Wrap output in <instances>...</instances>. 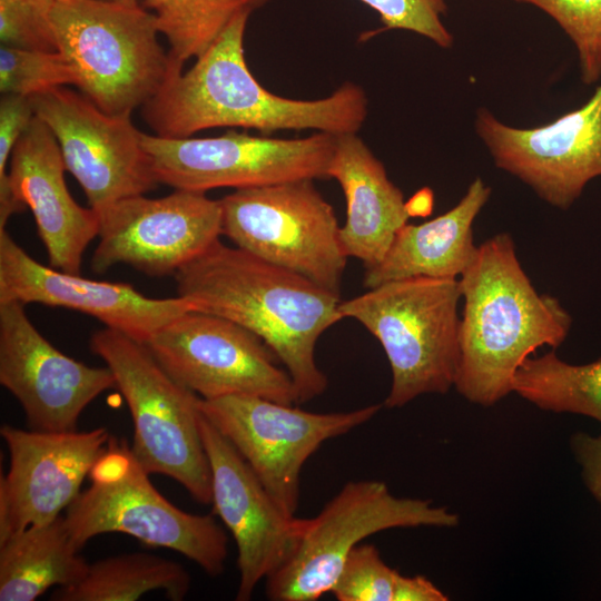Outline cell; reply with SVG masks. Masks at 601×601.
<instances>
[{
	"label": "cell",
	"mask_w": 601,
	"mask_h": 601,
	"mask_svg": "<svg viewBox=\"0 0 601 601\" xmlns=\"http://www.w3.org/2000/svg\"><path fill=\"white\" fill-rule=\"evenodd\" d=\"M374 9L382 30L402 29L418 33L441 48H450L453 36L442 22L446 0H359Z\"/></svg>",
	"instance_id": "4dcf8cb0"
},
{
	"label": "cell",
	"mask_w": 601,
	"mask_h": 601,
	"mask_svg": "<svg viewBox=\"0 0 601 601\" xmlns=\"http://www.w3.org/2000/svg\"><path fill=\"white\" fill-rule=\"evenodd\" d=\"M570 449L581 467L584 484L601 504V435L578 432L570 439Z\"/></svg>",
	"instance_id": "d6a6232c"
},
{
	"label": "cell",
	"mask_w": 601,
	"mask_h": 601,
	"mask_svg": "<svg viewBox=\"0 0 601 601\" xmlns=\"http://www.w3.org/2000/svg\"><path fill=\"white\" fill-rule=\"evenodd\" d=\"M53 0H0L1 46L58 51L49 10Z\"/></svg>",
	"instance_id": "f546056e"
},
{
	"label": "cell",
	"mask_w": 601,
	"mask_h": 601,
	"mask_svg": "<svg viewBox=\"0 0 601 601\" xmlns=\"http://www.w3.org/2000/svg\"><path fill=\"white\" fill-rule=\"evenodd\" d=\"M35 115L56 137L66 169L82 188L89 207L145 195L159 181L131 115H111L83 93L63 87L30 97Z\"/></svg>",
	"instance_id": "4fadbf2b"
},
{
	"label": "cell",
	"mask_w": 601,
	"mask_h": 601,
	"mask_svg": "<svg viewBox=\"0 0 601 601\" xmlns=\"http://www.w3.org/2000/svg\"><path fill=\"white\" fill-rule=\"evenodd\" d=\"M149 475L131 447L110 436L89 473L90 485L66 509L73 544L81 550L97 535L122 533L174 550L210 577L221 574L228 554L224 529L210 514L188 513L170 503Z\"/></svg>",
	"instance_id": "8992f818"
},
{
	"label": "cell",
	"mask_w": 601,
	"mask_h": 601,
	"mask_svg": "<svg viewBox=\"0 0 601 601\" xmlns=\"http://www.w3.org/2000/svg\"><path fill=\"white\" fill-rule=\"evenodd\" d=\"M459 284L464 309L454 387L492 406L513 392L516 371L538 348L564 342L572 318L556 298L538 293L508 233L477 247Z\"/></svg>",
	"instance_id": "3957f363"
},
{
	"label": "cell",
	"mask_w": 601,
	"mask_h": 601,
	"mask_svg": "<svg viewBox=\"0 0 601 601\" xmlns=\"http://www.w3.org/2000/svg\"><path fill=\"white\" fill-rule=\"evenodd\" d=\"M10 457L0 479V542L29 526L56 520L80 494L104 453L106 427L79 432L0 428Z\"/></svg>",
	"instance_id": "e0dca14e"
},
{
	"label": "cell",
	"mask_w": 601,
	"mask_h": 601,
	"mask_svg": "<svg viewBox=\"0 0 601 601\" xmlns=\"http://www.w3.org/2000/svg\"><path fill=\"white\" fill-rule=\"evenodd\" d=\"M141 4L154 13L176 70L203 55L236 16L254 10L250 0H142Z\"/></svg>",
	"instance_id": "484cf974"
},
{
	"label": "cell",
	"mask_w": 601,
	"mask_h": 601,
	"mask_svg": "<svg viewBox=\"0 0 601 601\" xmlns=\"http://www.w3.org/2000/svg\"><path fill=\"white\" fill-rule=\"evenodd\" d=\"M491 188L476 177L461 200L446 213L423 224H405L384 258L366 268L363 286L410 277L456 278L473 262L477 246L473 223L486 204Z\"/></svg>",
	"instance_id": "7402d4cb"
},
{
	"label": "cell",
	"mask_w": 601,
	"mask_h": 601,
	"mask_svg": "<svg viewBox=\"0 0 601 601\" xmlns=\"http://www.w3.org/2000/svg\"><path fill=\"white\" fill-rule=\"evenodd\" d=\"M38 303L81 312L146 343L162 326L196 309L181 296L147 297L131 285L81 277L33 259L0 229V303Z\"/></svg>",
	"instance_id": "ac0fdd59"
},
{
	"label": "cell",
	"mask_w": 601,
	"mask_h": 601,
	"mask_svg": "<svg viewBox=\"0 0 601 601\" xmlns=\"http://www.w3.org/2000/svg\"><path fill=\"white\" fill-rule=\"evenodd\" d=\"M381 407L372 404L347 412L314 413L253 395L200 400L201 413L289 516L298 509L305 462L325 441L368 422Z\"/></svg>",
	"instance_id": "30bf717a"
},
{
	"label": "cell",
	"mask_w": 601,
	"mask_h": 601,
	"mask_svg": "<svg viewBox=\"0 0 601 601\" xmlns=\"http://www.w3.org/2000/svg\"><path fill=\"white\" fill-rule=\"evenodd\" d=\"M336 136L317 131L295 139L229 130L204 138L142 134L159 184L206 193L327 177Z\"/></svg>",
	"instance_id": "8fae6325"
},
{
	"label": "cell",
	"mask_w": 601,
	"mask_h": 601,
	"mask_svg": "<svg viewBox=\"0 0 601 601\" xmlns=\"http://www.w3.org/2000/svg\"><path fill=\"white\" fill-rule=\"evenodd\" d=\"M513 392L543 411L580 414L601 423V358L577 365L554 352L531 356L516 371Z\"/></svg>",
	"instance_id": "d4e9b609"
},
{
	"label": "cell",
	"mask_w": 601,
	"mask_h": 601,
	"mask_svg": "<svg viewBox=\"0 0 601 601\" xmlns=\"http://www.w3.org/2000/svg\"><path fill=\"white\" fill-rule=\"evenodd\" d=\"M475 130L496 167L560 209H568L601 176V85L580 108L544 126L511 127L479 109Z\"/></svg>",
	"instance_id": "9a60e30c"
},
{
	"label": "cell",
	"mask_w": 601,
	"mask_h": 601,
	"mask_svg": "<svg viewBox=\"0 0 601 601\" xmlns=\"http://www.w3.org/2000/svg\"><path fill=\"white\" fill-rule=\"evenodd\" d=\"M35 117L30 97L3 93L0 99V197L10 194L9 161L19 137Z\"/></svg>",
	"instance_id": "1f68e13d"
},
{
	"label": "cell",
	"mask_w": 601,
	"mask_h": 601,
	"mask_svg": "<svg viewBox=\"0 0 601 601\" xmlns=\"http://www.w3.org/2000/svg\"><path fill=\"white\" fill-rule=\"evenodd\" d=\"M76 72L58 51L0 48V91L31 97L63 86L77 87Z\"/></svg>",
	"instance_id": "83f0119b"
},
{
	"label": "cell",
	"mask_w": 601,
	"mask_h": 601,
	"mask_svg": "<svg viewBox=\"0 0 601 601\" xmlns=\"http://www.w3.org/2000/svg\"><path fill=\"white\" fill-rule=\"evenodd\" d=\"M49 18L77 88L105 112L131 115L180 72L141 2L53 0Z\"/></svg>",
	"instance_id": "277c9868"
},
{
	"label": "cell",
	"mask_w": 601,
	"mask_h": 601,
	"mask_svg": "<svg viewBox=\"0 0 601 601\" xmlns=\"http://www.w3.org/2000/svg\"><path fill=\"white\" fill-rule=\"evenodd\" d=\"M0 384L21 405L29 428L71 432L85 408L116 387L106 365L93 367L56 348L28 318L24 304L0 303Z\"/></svg>",
	"instance_id": "2e32d148"
},
{
	"label": "cell",
	"mask_w": 601,
	"mask_h": 601,
	"mask_svg": "<svg viewBox=\"0 0 601 601\" xmlns=\"http://www.w3.org/2000/svg\"><path fill=\"white\" fill-rule=\"evenodd\" d=\"M549 14L573 42L581 79L601 78V0H521Z\"/></svg>",
	"instance_id": "f1b7e54d"
},
{
	"label": "cell",
	"mask_w": 601,
	"mask_h": 601,
	"mask_svg": "<svg viewBox=\"0 0 601 601\" xmlns=\"http://www.w3.org/2000/svg\"><path fill=\"white\" fill-rule=\"evenodd\" d=\"M269 0H250V3L253 6L254 9L258 8V7H262L264 6L265 3H267Z\"/></svg>",
	"instance_id": "836d02e7"
},
{
	"label": "cell",
	"mask_w": 601,
	"mask_h": 601,
	"mask_svg": "<svg viewBox=\"0 0 601 601\" xmlns=\"http://www.w3.org/2000/svg\"><path fill=\"white\" fill-rule=\"evenodd\" d=\"M79 551L62 515L1 541L0 601H33L52 587L77 584L89 569Z\"/></svg>",
	"instance_id": "603a6c76"
},
{
	"label": "cell",
	"mask_w": 601,
	"mask_h": 601,
	"mask_svg": "<svg viewBox=\"0 0 601 601\" xmlns=\"http://www.w3.org/2000/svg\"><path fill=\"white\" fill-rule=\"evenodd\" d=\"M211 472L214 511L237 546V601L250 600L258 583L287 556L300 519L274 501L233 444L201 413L199 421Z\"/></svg>",
	"instance_id": "d6986e66"
},
{
	"label": "cell",
	"mask_w": 601,
	"mask_h": 601,
	"mask_svg": "<svg viewBox=\"0 0 601 601\" xmlns=\"http://www.w3.org/2000/svg\"><path fill=\"white\" fill-rule=\"evenodd\" d=\"M219 200L223 235L236 247L339 295L348 257L313 180L236 189Z\"/></svg>",
	"instance_id": "9c48e42d"
},
{
	"label": "cell",
	"mask_w": 601,
	"mask_h": 601,
	"mask_svg": "<svg viewBox=\"0 0 601 601\" xmlns=\"http://www.w3.org/2000/svg\"><path fill=\"white\" fill-rule=\"evenodd\" d=\"M91 269L125 264L148 276L175 275L223 235L220 200L175 189L160 198L120 199L100 213Z\"/></svg>",
	"instance_id": "5bb4252c"
},
{
	"label": "cell",
	"mask_w": 601,
	"mask_h": 601,
	"mask_svg": "<svg viewBox=\"0 0 601 601\" xmlns=\"http://www.w3.org/2000/svg\"><path fill=\"white\" fill-rule=\"evenodd\" d=\"M66 170L56 137L35 115L11 152L10 189L31 210L49 265L80 274L82 256L98 237L100 219L96 210L72 198L65 180Z\"/></svg>",
	"instance_id": "ffe728a7"
},
{
	"label": "cell",
	"mask_w": 601,
	"mask_h": 601,
	"mask_svg": "<svg viewBox=\"0 0 601 601\" xmlns=\"http://www.w3.org/2000/svg\"><path fill=\"white\" fill-rule=\"evenodd\" d=\"M91 351L112 372L134 423L131 451L149 474L178 482L201 504L211 503V472L200 434V400L177 382L147 345L104 328Z\"/></svg>",
	"instance_id": "52a82bcc"
},
{
	"label": "cell",
	"mask_w": 601,
	"mask_h": 601,
	"mask_svg": "<svg viewBox=\"0 0 601 601\" xmlns=\"http://www.w3.org/2000/svg\"><path fill=\"white\" fill-rule=\"evenodd\" d=\"M339 601H427L434 585L422 575L406 577L387 565L373 544L356 545L332 591Z\"/></svg>",
	"instance_id": "4316f807"
},
{
	"label": "cell",
	"mask_w": 601,
	"mask_h": 601,
	"mask_svg": "<svg viewBox=\"0 0 601 601\" xmlns=\"http://www.w3.org/2000/svg\"><path fill=\"white\" fill-rule=\"evenodd\" d=\"M327 177L337 180L346 200V221L339 228L345 255L365 269L376 266L412 215L402 190L356 134L336 136Z\"/></svg>",
	"instance_id": "44dd1931"
},
{
	"label": "cell",
	"mask_w": 601,
	"mask_h": 601,
	"mask_svg": "<svg viewBox=\"0 0 601 601\" xmlns=\"http://www.w3.org/2000/svg\"><path fill=\"white\" fill-rule=\"evenodd\" d=\"M99 1H135V2H141L142 0H99Z\"/></svg>",
	"instance_id": "e575fe53"
},
{
	"label": "cell",
	"mask_w": 601,
	"mask_h": 601,
	"mask_svg": "<svg viewBox=\"0 0 601 601\" xmlns=\"http://www.w3.org/2000/svg\"><path fill=\"white\" fill-rule=\"evenodd\" d=\"M456 278L391 280L342 300L343 318L361 323L382 345L392 372L384 405L402 407L454 386L460 357Z\"/></svg>",
	"instance_id": "5b68a950"
},
{
	"label": "cell",
	"mask_w": 601,
	"mask_h": 601,
	"mask_svg": "<svg viewBox=\"0 0 601 601\" xmlns=\"http://www.w3.org/2000/svg\"><path fill=\"white\" fill-rule=\"evenodd\" d=\"M145 344L177 382L203 400L253 395L298 404L295 385L275 353L230 319L188 311Z\"/></svg>",
	"instance_id": "7c38bea8"
},
{
	"label": "cell",
	"mask_w": 601,
	"mask_h": 601,
	"mask_svg": "<svg viewBox=\"0 0 601 601\" xmlns=\"http://www.w3.org/2000/svg\"><path fill=\"white\" fill-rule=\"evenodd\" d=\"M250 12L236 16L190 69L173 73L141 107L155 135L186 138L216 127L356 134L367 116L362 87L345 82L325 98L298 100L277 96L256 80L244 53Z\"/></svg>",
	"instance_id": "6da1fadb"
},
{
	"label": "cell",
	"mask_w": 601,
	"mask_h": 601,
	"mask_svg": "<svg viewBox=\"0 0 601 601\" xmlns=\"http://www.w3.org/2000/svg\"><path fill=\"white\" fill-rule=\"evenodd\" d=\"M174 277L178 296L196 311L230 319L267 344L289 374L298 404L327 390L315 347L344 319L339 295L220 239Z\"/></svg>",
	"instance_id": "7a4b0ae2"
},
{
	"label": "cell",
	"mask_w": 601,
	"mask_h": 601,
	"mask_svg": "<svg viewBox=\"0 0 601 601\" xmlns=\"http://www.w3.org/2000/svg\"><path fill=\"white\" fill-rule=\"evenodd\" d=\"M191 578L178 562L155 554L135 552L89 564L83 579L75 585L57 588L53 601H132L150 591H162L173 601H181Z\"/></svg>",
	"instance_id": "cb8c5ba5"
},
{
	"label": "cell",
	"mask_w": 601,
	"mask_h": 601,
	"mask_svg": "<svg viewBox=\"0 0 601 601\" xmlns=\"http://www.w3.org/2000/svg\"><path fill=\"white\" fill-rule=\"evenodd\" d=\"M460 519L431 500L400 497L378 480L347 482L311 519H300L295 541L266 580L272 601H316L332 591L346 558L362 541L395 528H454Z\"/></svg>",
	"instance_id": "ba28073f"
}]
</instances>
